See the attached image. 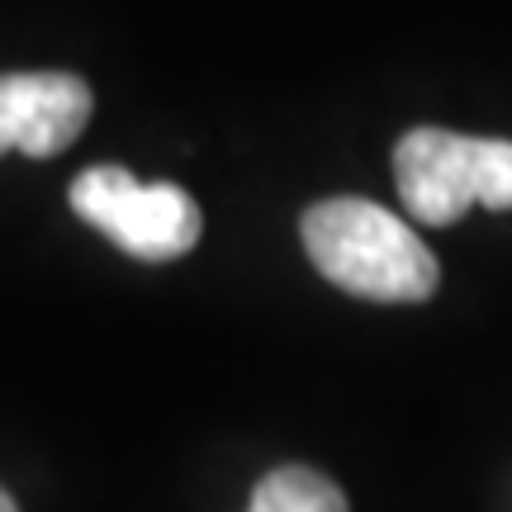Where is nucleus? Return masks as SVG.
<instances>
[{
  "label": "nucleus",
  "mask_w": 512,
  "mask_h": 512,
  "mask_svg": "<svg viewBox=\"0 0 512 512\" xmlns=\"http://www.w3.org/2000/svg\"><path fill=\"white\" fill-rule=\"evenodd\" d=\"M299 233L309 261L337 290L375 304H422L441 280L432 247L389 209L356 195L313 204Z\"/></svg>",
  "instance_id": "nucleus-1"
},
{
  "label": "nucleus",
  "mask_w": 512,
  "mask_h": 512,
  "mask_svg": "<svg viewBox=\"0 0 512 512\" xmlns=\"http://www.w3.org/2000/svg\"><path fill=\"white\" fill-rule=\"evenodd\" d=\"M399 200L427 228L456 223L465 209H512V143L413 128L394 147Z\"/></svg>",
  "instance_id": "nucleus-2"
},
{
  "label": "nucleus",
  "mask_w": 512,
  "mask_h": 512,
  "mask_svg": "<svg viewBox=\"0 0 512 512\" xmlns=\"http://www.w3.org/2000/svg\"><path fill=\"white\" fill-rule=\"evenodd\" d=\"M72 209L138 261H176L200 242V204L171 181H138L124 166H86L72 181Z\"/></svg>",
  "instance_id": "nucleus-3"
},
{
  "label": "nucleus",
  "mask_w": 512,
  "mask_h": 512,
  "mask_svg": "<svg viewBox=\"0 0 512 512\" xmlns=\"http://www.w3.org/2000/svg\"><path fill=\"white\" fill-rule=\"evenodd\" d=\"M91 124V86L72 72L0 76V157H57Z\"/></svg>",
  "instance_id": "nucleus-4"
},
{
  "label": "nucleus",
  "mask_w": 512,
  "mask_h": 512,
  "mask_svg": "<svg viewBox=\"0 0 512 512\" xmlns=\"http://www.w3.org/2000/svg\"><path fill=\"white\" fill-rule=\"evenodd\" d=\"M247 512H347V494L309 465H280L256 484Z\"/></svg>",
  "instance_id": "nucleus-5"
},
{
  "label": "nucleus",
  "mask_w": 512,
  "mask_h": 512,
  "mask_svg": "<svg viewBox=\"0 0 512 512\" xmlns=\"http://www.w3.org/2000/svg\"><path fill=\"white\" fill-rule=\"evenodd\" d=\"M0 512H19V508H15V498L5 494V489H0Z\"/></svg>",
  "instance_id": "nucleus-6"
}]
</instances>
